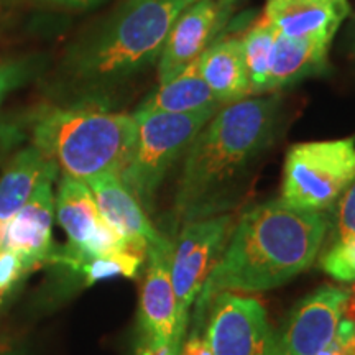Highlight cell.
<instances>
[{
	"label": "cell",
	"mask_w": 355,
	"mask_h": 355,
	"mask_svg": "<svg viewBox=\"0 0 355 355\" xmlns=\"http://www.w3.org/2000/svg\"><path fill=\"white\" fill-rule=\"evenodd\" d=\"M282 121L283 99L277 92L222 105L212 115L184 153L173 206L175 229L229 214L242 202Z\"/></svg>",
	"instance_id": "1"
},
{
	"label": "cell",
	"mask_w": 355,
	"mask_h": 355,
	"mask_svg": "<svg viewBox=\"0 0 355 355\" xmlns=\"http://www.w3.org/2000/svg\"><path fill=\"white\" fill-rule=\"evenodd\" d=\"M329 230L324 212L296 209L282 199L257 204L234 225L219 261L196 300L193 332L220 293L268 291L309 268Z\"/></svg>",
	"instance_id": "2"
},
{
	"label": "cell",
	"mask_w": 355,
	"mask_h": 355,
	"mask_svg": "<svg viewBox=\"0 0 355 355\" xmlns=\"http://www.w3.org/2000/svg\"><path fill=\"white\" fill-rule=\"evenodd\" d=\"M193 0H123L66 51L60 81L79 102L110 91L158 61L173 24Z\"/></svg>",
	"instance_id": "3"
},
{
	"label": "cell",
	"mask_w": 355,
	"mask_h": 355,
	"mask_svg": "<svg viewBox=\"0 0 355 355\" xmlns=\"http://www.w3.org/2000/svg\"><path fill=\"white\" fill-rule=\"evenodd\" d=\"M135 137L133 114L114 112L97 102L46 109L33 125V145L63 176L81 181L101 175L121 176L132 157Z\"/></svg>",
	"instance_id": "4"
},
{
	"label": "cell",
	"mask_w": 355,
	"mask_h": 355,
	"mask_svg": "<svg viewBox=\"0 0 355 355\" xmlns=\"http://www.w3.org/2000/svg\"><path fill=\"white\" fill-rule=\"evenodd\" d=\"M219 110V109H217ZM217 110L193 114L135 112L137 137L121 180L144 209H152L171 166Z\"/></svg>",
	"instance_id": "5"
},
{
	"label": "cell",
	"mask_w": 355,
	"mask_h": 355,
	"mask_svg": "<svg viewBox=\"0 0 355 355\" xmlns=\"http://www.w3.org/2000/svg\"><path fill=\"white\" fill-rule=\"evenodd\" d=\"M354 180L355 135L296 144L286 153L279 199L296 209L324 212Z\"/></svg>",
	"instance_id": "6"
},
{
	"label": "cell",
	"mask_w": 355,
	"mask_h": 355,
	"mask_svg": "<svg viewBox=\"0 0 355 355\" xmlns=\"http://www.w3.org/2000/svg\"><path fill=\"white\" fill-rule=\"evenodd\" d=\"M234 216L220 214L181 225L171 255V285L176 298V329L173 347L181 350L189 324V309L196 303L204 283L219 261L230 232Z\"/></svg>",
	"instance_id": "7"
},
{
	"label": "cell",
	"mask_w": 355,
	"mask_h": 355,
	"mask_svg": "<svg viewBox=\"0 0 355 355\" xmlns=\"http://www.w3.org/2000/svg\"><path fill=\"white\" fill-rule=\"evenodd\" d=\"M55 214L68 235V245L56 250L53 263L68 265L79 272L86 261L96 257L122 250L140 252L104 219L91 188L81 180L61 178L55 196Z\"/></svg>",
	"instance_id": "8"
},
{
	"label": "cell",
	"mask_w": 355,
	"mask_h": 355,
	"mask_svg": "<svg viewBox=\"0 0 355 355\" xmlns=\"http://www.w3.org/2000/svg\"><path fill=\"white\" fill-rule=\"evenodd\" d=\"M207 311L206 339L214 355H275L277 336L260 301L220 293Z\"/></svg>",
	"instance_id": "9"
},
{
	"label": "cell",
	"mask_w": 355,
	"mask_h": 355,
	"mask_svg": "<svg viewBox=\"0 0 355 355\" xmlns=\"http://www.w3.org/2000/svg\"><path fill=\"white\" fill-rule=\"evenodd\" d=\"M237 0H193L178 15L158 58V79L165 83L196 61L224 37Z\"/></svg>",
	"instance_id": "10"
},
{
	"label": "cell",
	"mask_w": 355,
	"mask_h": 355,
	"mask_svg": "<svg viewBox=\"0 0 355 355\" xmlns=\"http://www.w3.org/2000/svg\"><path fill=\"white\" fill-rule=\"evenodd\" d=\"M350 291L322 286L293 309L282 334L277 336L275 355H318L334 339Z\"/></svg>",
	"instance_id": "11"
},
{
	"label": "cell",
	"mask_w": 355,
	"mask_h": 355,
	"mask_svg": "<svg viewBox=\"0 0 355 355\" xmlns=\"http://www.w3.org/2000/svg\"><path fill=\"white\" fill-rule=\"evenodd\" d=\"M53 220L55 194L53 181L40 184L32 198L0 230V247L17 252L25 260L30 272L44 263H53Z\"/></svg>",
	"instance_id": "12"
},
{
	"label": "cell",
	"mask_w": 355,
	"mask_h": 355,
	"mask_svg": "<svg viewBox=\"0 0 355 355\" xmlns=\"http://www.w3.org/2000/svg\"><path fill=\"white\" fill-rule=\"evenodd\" d=\"M349 13V0H266L263 15L279 35L331 46Z\"/></svg>",
	"instance_id": "13"
},
{
	"label": "cell",
	"mask_w": 355,
	"mask_h": 355,
	"mask_svg": "<svg viewBox=\"0 0 355 355\" xmlns=\"http://www.w3.org/2000/svg\"><path fill=\"white\" fill-rule=\"evenodd\" d=\"M91 188L101 214L133 248L146 254L148 248L168 243L145 214L140 202L117 175H101L84 181Z\"/></svg>",
	"instance_id": "14"
},
{
	"label": "cell",
	"mask_w": 355,
	"mask_h": 355,
	"mask_svg": "<svg viewBox=\"0 0 355 355\" xmlns=\"http://www.w3.org/2000/svg\"><path fill=\"white\" fill-rule=\"evenodd\" d=\"M171 242L146 252L150 263L140 295V324L146 340L173 345L176 298L171 285Z\"/></svg>",
	"instance_id": "15"
},
{
	"label": "cell",
	"mask_w": 355,
	"mask_h": 355,
	"mask_svg": "<svg viewBox=\"0 0 355 355\" xmlns=\"http://www.w3.org/2000/svg\"><path fill=\"white\" fill-rule=\"evenodd\" d=\"M199 63L204 81L220 105L252 97L241 37H220L199 56Z\"/></svg>",
	"instance_id": "16"
},
{
	"label": "cell",
	"mask_w": 355,
	"mask_h": 355,
	"mask_svg": "<svg viewBox=\"0 0 355 355\" xmlns=\"http://www.w3.org/2000/svg\"><path fill=\"white\" fill-rule=\"evenodd\" d=\"M58 166L32 145L13 157L0 176V230L25 206L40 184L55 183Z\"/></svg>",
	"instance_id": "17"
},
{
	"label": "cell",
	"mask_w": 355,
	"mask_h": 355,
	"mask_svg": "<svg viewBox=\"0 0 355 355\" xmlns=\"http://www.w3.org/2000/svg\"><path fill=\"white\" fill-rule=\"evenodd\" d=\"M329 44L277 35L270 64L266 94L285 89L329 68Z\"/></svg>",
	"instance_id": "18"
},
{
	"label": "cell",
	"mask_w": 355,
	"mask_h": 355,
	"mask_svg": "<svg viewBox=\"0 0 355 355\" xmlns=\"http://www.w3.org/2000/svg\"><path fill=\"white\" fill-rule=\"evenodd\" d=\"M222 105L211 92L201 74V63L186 66L175 78L159 83L158 87L141 102L137 112L193 114L201 110H217Z\"/></svg>",
	"instance_id": "19"
},
{
	"label": "cell",
	"mask_w": 355,
	"mask_h": 355,
	"mask_svg": "<svg viewBox=\"0 0 355 355\" xmlns=\"http://www.w3.org/2000/svg\"><path fill=\"white\" fill-rule=\"evenodd\" d=\"M277 35V28L261 13L241 37L252 96L266 94V81H268Z\"/></svg>",
	"instance_id": "20"
},
{
	"label": "cell",
	"mask_w": 355,
	"mask_h": 355,
	"mask_svg": "<svg viewBox=\"0 0 355 355\" xmlns=\"http://www.w3.org/2000/svg\"><path fill=\"white\" fill-rule=\"evenodd\" d=\"M144 259L145 254H140V252L135 250L115 252V254L91 259L79 268V272L84 273L87 286L94 285L101 279L114 277L135 278L139 275L141 263H144Z\"/></svg>",
	"instance_id": "21"
},
{
	"label": "cell",
	"mask_w": 355,
	"mask_h": 355,
	"mask_svg": "<svg viewBox=\"0 0 355 355\" xmlns=\"http://www.w3.org/2000/svg\"><path fill=\"white\" fill-rule=\"evenodd\" d=\"M332 243H355V180L336 202Z\"/></svg>",
	"instance_id": "22"
},
{
	"label": "cell",
	"mask_w": 355,
	"mask_h": 355,
	"mask_svg": "<svg viewBox=\"0 0 355 355\" xmlns=\"http://www.w3.org/2000/svg\"><path fill=\"white\" fill-rule=\"evenodd\" d=\"M321 266L337 282L355 283V243H332L322 257Z\"/></svg>",
	"instance_id": "23"
},
{
	"label": "cell",
	"mask_w": 355,
	"mask_h": 355,
	"mask_svg": "<svg viewBox=\"0 0 355 355\" xmlns=\"http://www.w3.org/2000/svg\"><path fill=\"white\" fill-rule=\"evenodd\" d=\"M37 66V61L28 60V58H20V60L0 58V105L12 91L24 86L33 76Z\"/></svg>",
	"instance_id": "24"
},
{
	"label": "cell",
	"mask_w": 355,
	"mask_h": 355,
	"mask_svg": "<svg viewBox=\"0 0 355 355\" xmlns=\"http://www.w3.org/2000/svg\"><path fill=\"white\" fill-rule=\"evenodd\" d=\"M28 272L25 260L17 252L0 247V301Z\"/></svg>",
	"instance_id": "25"
},
{
	"label": "cell",
	"mask_w": 355,
	"mask_h": 355,
	"mask_svg": "<svg viewBox=\"0 0 355 355\" xmlns=\"http://www.w3.org/2000/svg\"><path fill=\"white\" fill-rule=\"evenodd\" d=\"M180 355H214L206 336H201V332H191L188 339L181 344Z\"/></svg>",
	"instance_id": "26"
},
{
	"label": "cell",
	"mask_w": 355,
	"mask_h": 355,
	"mask_svg": "<svg viewBox=\"0 0 355 355\" xmlns=\"http://www.w3.org/2000/svg\"><path fill=\"white\" fill-rule=\"evenodd\" d=\"M37 2L51 7L68 8V10H87V8H96L102 6L107 0H37Z\"/></svg>",
	"instance_id": "27"
},
{
	"label": "cell",
	"mask_w": 355,
	"mask_h": 355,
	"mask_svg": "<svg viewBox=\"0 0 355 355\" xmlns=\"http://www.w3.org/2000/svg\"><path fill=\"white\" fill-rule=\"evenodd\" d=\"M318 355H355V345L344 344L334 337Z\"/></svg>",
	"instance_id": "28"
},
{
	"label": "cell",
	"mask_w": 355,
	"mask_h": 355,
	"mask_svg": "<svg viewBox=\"0 0 355 355\" xmlns=\"http://www.w3.org/2000/svg\"><path fill=\"white\" fill-rule=\"evenodd\" d=\"M344 316H347V318L352 319L354 324H355V288H354L352 291H350L347 303H345Z\"/></svg>",
	"instance_id": "29"
},
{
	"label": "cell",
	"mask_w": 355,
	"mask_h": 355,
	"mask_svg": "<svg viewBox=\"0 0 355 355\" xmlns=\"http://www.w3.org/2000/svg\"><path fill=\"white\" fill-rule=\"evenodd\" d=\"M0 355H12L10 349L6 347V345H0Z\"/></svg>",
	"instance_id": "30"
}]
</instances>
